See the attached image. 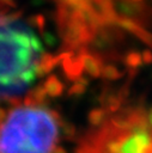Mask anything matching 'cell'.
Listing matches in <instances>:
<instances>
[{
	"label": "cell",
	"mask_w": 152,
	"mask_h": 153,
	"mask_svg": "<svg viewBox=\"0 0 152 153\" xmlns=\"http://www.w3.org/2000/svg\"><path fill=\"white\" fill-rule=\"evenodd\" d=\"M22 14V11L0 7V99L22 94L36 78L42 44L19 22Z\"/></svg>",
	"instance_id": "cell-1"
},
{
	"label": "cell",
	"mask_w": 152,
	"mask_h": 153,
	"mask_svg": "<svg viewBox=\"0 0 152 153\" xmlns=\"http://www.w3.org/2000/svg\"><path fill=\"white\" fill-rule=\"evenodd\" d=\"M61 122L42 105L16 106L0 124V153H51Z\"/></svg>",
	"instance_id": "cell-2"
},
{
	"label": "cell",
	"mask_w": 152,
	"mask_h": 153,
	"mask_svg": "<svg viewBox=\"0 0 152 153\" xmlns=\"http://www.w3.org/2000/svg\"><path fill=\"white\" fill-rule=\"evenodd\" d=\"M71 53L72 51H61L57 55H53L50 53H42L36 65V76H44L45 74H48Z\"/></svg>",
	"instance_id": "cell-3"
},
{
	"label": "cell",
	"mask_w": 152,
	"mask_h": 153,
	"mask_svg": "<svg viewBox=\"0 0 152 153\" xmlns=\"http://www.w3.org/2000/svg\"><path fill=\"white\" fill-rule=\"evenodd\" d=\"M62 69L66 74V76L69 80H78L81 78V74L84 72V65H83V59L79 53L72 51L69 55H67L62 62Z\"/></svg>",
	"instance_id": "cell-4"
},
{
	"label": "cell",
	"mask_w": 152,
	"mask_h": 153,
	"mask_svg": "<svg viewBox=\"0 0 152 153\" xmlns=\"http://www.w3.org/2000/svg\"><path fill=\"white\" fill-rule=\"evenodd\" d=\"M43 86L47 94L50 97H59L63 92V84L60 81V79L56 75H49L45 79Z\"/></svg>",
	"instance_id": "cell-5"
},
{
	"label": "cell",
	"mask_w": 152,
	"mask_h": 153,
	"mask_svg": "<svg viewBox=\"0 0 152 153\" xmlns=\"http://www.w3.org/2000/svg\"><path fill=\"white\" fill-rule=\"evenodd\" d=\"M47 96L48 94L44 90V86L38 85L29 92V94L26 96V98L24 100V104H26V105H43Z\"/></svg>",
	"instance_id": "cell-6"
},
{
	"label": "cell",
	"mask_w": 152,
	"mask_h": 153,
	"mask_svg": "<svg viewBox=\"0 0 152 153\" xmlns=\"http://www.w3.org/2000/svg\"><path fill=\"white\" fill-rule=\"evenodd\" d=\"M109 112L104 108H96L89 114V122L93 127H99L108 117Z\"/></svg>",
	"instance_id": "cell-7"
},
{
	"label": "cell",
	"mask_w": 152,
	"mask_h": 153,
	"mask_svg": "<svg viewBox=\"0 0 152 153\" xmlns=\"http://www.w3.org/2000/svg\"><path fill=\"white\" fill-rule=\"evenodd\" d=\"M87 80L85 78H80L78 80L74 81V84L68 88V94L69 96H81L85 91H86V87H87Z\"/></svg>",
	"instance_id": "cell-8"
},
{
	"label": "cell",
	"mask_w": 152,
	"mask_h": 153,
	"mask_svg": "<svg viewBox=\"0 0 152 153\" xmlns=\"http://www.w3.org/2000/svg\"><path fill=\"white\" fill-rule=\"evenodd\" d=\"M104 79H108V80H116L121 76V73L120 71L113 66V65H104L103 66V69H102V75Z\"/></svg>",
	"instance_id": "cell-9"
},
{
	"label": "cell",
	"mask_w": 152,
	"mask_h": 153,
	"mask_svg": "<svg viewBox=\"0 0 152 153\" xmlns=\"http://www.w3.org/2000/svg\"><path fill=\"white\" fill-rule=\"evenodd\" d=\"M61 127V130H62V135L65 136V139H68V140H72L75 135V127L72 124V123H68V122H61L60 124Z\"/></svg>",
	"instance_id": "cell-10"
},
{
	"label": "cell",
	"mask_w": 152,
	"mask_h": 153,
	"mask_svg": "<svg viewBox=\"0 0 152 153\" xmlns=\"http://www.w3.org/2000/svg\"><path fill=\"white\" fill-rule=\"evenodd\" d=\"M44 17L42 14H36L31 18V23L34 24V26L38 30H41L43 32V29H44Z\"/></svg>",
	"instance_id": "cell-11"
},
{
	"label": "cell",
	"mask_w": 152,
	"mask_h": 153,
	"mask_svg": "<svg viewBox=\"0 0 152 153\" xmlns=\"http://www.w3.org/2000/svg\"><path fill=\"white\" fill-rule=\"evenodd\" d=\"M43 38H44V41L49 44V45H53L54 44V37H53V35L51 33H49V32H44L43 33Z\"/></svg>",
	"instance_id": "cell-12"
},
{
	"label": "cell",
	"mask_w": 152,
	"mask_h": 153,
	"mask_svg": "<svg viewBox=\"0 0 152 153\" xmlns=\"http://www.w3.org/2000/svg\"><path fill=\"white\" fill-rule=\"evenodd\" d=\"M0 5L7 6V7H14L16 2H14V0H0Z\"/></svg>",
	"instance_id": "cell-13"
},
{
	"label": "cell",
	"mask_w": 152,
	"mask_h": 153,
	"mask_svg": "<svg viewBox=\"0 0 152 153\" xmlns=\"http://www.w3.org/2000/svg\"><path fill=\"white\" fill-rule=\"evenodd\" d=\"M51 153H67V152H66L65 148H62V147H60V146H56V147L51 151Z\"/></svg>",
	"instance_id": "cell-14"
},
{
	"label": "cell",
	"mask_w": 152,
	"mask_h": 153,
	"mask_svg": "<svg viewBox=\"0 0 152 153\" xmlns=\"http://www.w3.org/2000/svg\"><path fill=\"white\" fill-rule=\"evenodd\" d=\"M5 118H6V111L2 108H0V124L5 121Z\"/></svg>",
	"instance_id": "cell-15"
},
{
	"label": "cell",
	"mask_w": 152,
	"mask_h": 153,
	"mask_svg": "<svg viewBox=\"0 0 152 153\" xmlns=\"http://www.w3.org/2000/svg\"><path fill=\"white\" fill-rule=\"evenodd\" d=\"M77 153H90V152H87L86 149H84V148H80V147H79V149L77 151Z\"/></svg>",
	"instance_id": "cell-16"
}]
</instances>
